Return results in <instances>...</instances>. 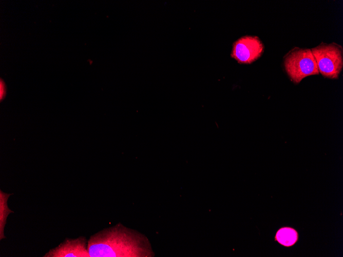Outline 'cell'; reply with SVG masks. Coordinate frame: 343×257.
<instances>
[{
  "mask_svg": "<svg viewBox=\"0 0 343 257\" xmlns=\"http://www.w3.org/2000/svg\"><path fill=\"white\" fill-rule=\"evenodd\" d=\"M11 194L6 193L0 191V240L5 238L4 228L6 224L7 217L9 213L13 212L10 210L7 204L9 197Z\"/></svg>",
  "mask_w": 343,
  "mask_h": 257,
  "instance_id": "6",
  "label": "cell"
},
{
  "mask_svg": "<svg viewBox=\"0 0 343 257\" xmlns=\"http://www.w3.org/2000/svg\"><path fill=\"white\" fill-rule=\"evenodd\" d=\"M264 46L257 36L244 35L235 41L231 57L240 64H250L262 55Z\"/></svg>",
  "mask_w": 343,
  "mask_h": 257,
  "instance_id": "4",
  "label": "cell"
},
{
  "mask_svg": "<svg viewBox=\"0 0 343 257\" xmlns=\"http://www.w3.org/2000/svg\"><path fill=\"white\" fill-rule=\"evenodd\" d=\"M88 241L84 236L66 239L56 247L50 249L44 257H90Z\"/></svg>",
  "mask_w": 343,
  "mask_h": 257,
  "instance_id": "5",
  "label": "cell"
},
{
  "mask_svg": "<svg viewBox=\"0 0 343 257\" xmlns=\"http://www.w3.org/2000/svg\"><path fill=\"white\" fill-rule=\"evenodd\" d=\"M284 70L290 80L299 84L304 78L318 75L317 64L311 49L295 47L283 57Z\"/></svg>",
  "mask_w": 343,
  "mask_h": 257,
  "instance_id": "2",
  "label": "cell"
},
{
  "mask_svg": "<svg viewBox=\"0 0 343 257\" xmlns=\"http://www.w3.org/2000/svg\"><path fill=\"white\" fill-rule=\"evenodd\" d=\"M319 73L330 79H337L343 68V48L335 43L321 42L311 49Z\"/></svg>",
  "mask_w": 343,
  "mask_h": 257,
  "instance_id": "3",
  "label": "cell"
},
{
  "mask_svg": "<svg viewBox=\"0 0 343 257\" xmlns=\"http://www.w3.org/2000/svg\"><path fill=\"white\" fill-rule=\"evenodd\" d=\"M90 257H152L147 238L121 223L104 228L88 240Z\"/></svg>",
  "mask_w": 343,
  "mask_h": 257,
  "instance_id": "1",
  "label": "cell"
},
{
  "mask_svg": "<svg viewBox=\"0 0 343 257\" xmlns=\"http://www.w3.org/2000/svg\"><path fill=\"white\" fill-rule=\"evenodd\" d=\"M276 239L281 244L289 246L295 243L297 239V234L293 229L283 228L277 232Z\"/></svg>",
  "mask_w": 343,
  "mask_h": 257,
  "instance_id": "7",
  "label": "cell"
}]
</instances>
